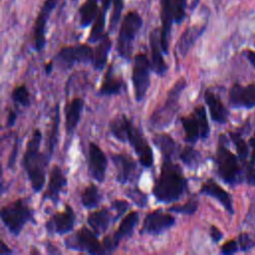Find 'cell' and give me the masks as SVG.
Masks as SVG:
<instances>
[{"mask_svg": "<svg viewBox=\"0 0 255 255\" xmlns=\"http://www.w3.org/2000/svg\"><path fill=\"white\" fill-rule=\"evenodd\" d=\"M188 190V182L179 164L172 158H162L160 172L152 186V194L160 203L179 200Z\"/></svg>", "mask_w": 255, "mask_h": 255, "instance_id": "cell-1", "label": "cell"}, {"mask_svg": "<svg viewBox=\"0 0 255 255\" xmlns=\"http://www.w3.org/2000/svg\"><path fill=\"white\" fill-rule=\"evenodd\" d=\"M109 129L112 135L122 142H128L138 157V161L144 168L153 165L154 156L151 146L142 131L134 126L126 115H120L110 122Z\"/></svg>", "mask_w": 255, "mask_h": 255, "instance_id": "cell-2", "label": "cell"}, {"mask_svg": "<svg viewBox=\"0 0 255 255\" xmlns=\"http://www.w3.org/2000/svg\"><path fill=\"white\" fill-rule=\"evenodd\" d=\"M42 136L40 129H34L27 142L22 158L23 168L27 173L32 189L36 193L40 192L44 187L46 181V167L51 158L47 152L40 150Z\"/></svg>", "mask_w": 255, "mask_h": 255, "instance_id": "cell-3", "label": "cell"}, {"mask_svg": "<svg viewBox=\"0 0 255 255\" xmlns=\"http://www.w3.org/2000/svg\"><path fill=\"white\" fill-rule=\"evenodd\" d=\"M214 162L218 176L226 184L233 186L243 180L244 169H242L236 155L226 145L224 134L219 136Z\"/></svg>", "mask_w": 255, "mask_h": 255, "instance_id": "cell-4", "label": "cell"}, {"mask_svg": "<svg viewBox=\"0 0 255 255\" xmlns=\"http://www.w3.org/2000/svg\"><path fill=\"white\" fill-rule=\"evenodd\" d=\"M186 88V80L180 78L173 86L169 89L166 94V99L163 104L156 108L151 114L148 124L150 128L160 129L168 127L173 121L178 109H179V99L181 93Z\"/></svg>", "mask_w": 255, "mask_h": 255, "instance_id": "cell-5", "label": "cell"}, {"mask_svg": "<svg viewBox=\"0 0 255 255\" xmlns=\"http://www.w3.org/2000/svg\"><path fill=\"white\" fill-rule=\"evenodd\" d=\"M1 221L8 231L17 236L28 222L36 223L33 209L23 199L14 200L1 208Z\"/></svg>", "mask_w": 255, "mask_h": 255, "instance_id": "cell-6", "label": "cell"}, {"mask_svg": "<svg viewBox=\"0 0 255 255\" xmlns=\"http://www.w3.org/2000/svg\"><path fill=\"white\" fill-rule=\"evenodd\" d=\"M142 26V19L135 11H130L125 15L119 32L117 41L118 54L126 59L129 60L132 52V42Z\"/></svg>", "mask_w": 255, "mask_h": 255, "instance_id": "cell-7", "label": "cell"}, {"mask_svg": "<svg viewBox=\"0 0 255 255\" xmlns=\"http://www.w3.org/2000/svg\"><path fill=\"white\" fill-rule=\"evenodd\" d=\"M180 123L184 131V140L188 143H195L198 139H205L209 136L210 128L203 106L196 107L192 114L182 117Z\"/></svg>", "mask_w": 255, "mask_h": 255, "instance_id": "cell-8", "label": "cell"}, {"mask_svg": "<svg viewBox=\"0 0 255 255\" xmlns=\"http://www.w3.org/2000/svg\"><path fill=\"white\" fill-rule=\"evenodd\" d=\"M152 71L150 60L144 54H137L133 59L131 72V83L133 87L134 100L140 102L146 95L150 86V72Z\"/></svg>", "mask_w": 255, "mask_h": 255, "instance_id": "cell-9", "label": "cell"}, {"mask_svg": "<svg viewBox=\"0 0 255 255\" xmlns=\"http://www.w3.org/2000/svg\"><path fill=\"white\" fill-rule=\"evenodd\" d=\"M98 234L88 227L84 226L74 234L68 236L64 244L67 249L73 251L87 252L90 254H103L102 242L98 239Z\"/></svg>", "mask_w": 255, "mask_h": 255, "instance_id": "cell-10", "label": "cell"}, {"mask_svg": "<svg viewBox=\"0 0 255 255\" xmlns=\"http://www.w3.org/2000/svg\"><path fill=\"white\" fill-rule=\"evenodd\" d=\"M94 49L89 45L80 44L63 47L56 55V60L66 68H71L75 64L92 63Z\"/></svg>", "mask_w": 255, "mask_h": 255, "instance_id": "cell-11", "label": "cell"}, {"mask_svg": "<svg viewBox=\"0 0 255 255\" xmlns=\"http://www.w3.org/2000/svg\"><path fill=\"white\" fill-rule=\"evenodd\" d=\"M174 224V216L162 211L161 209H156L146 214L143 223L139 229V233L148 235H159L170 229Z\"/></svg>", "mask_w": 255, "mask_h": 255, "instance_id": "cell-12", "label": "cell"}, {"mask_svg": "<svg viewBox=\"0 0 255 255\" xmlns=\"http://www.w3.org/2000/svg\"><path fill=\"white\" fill-rule=\"evenodd\" d=\"M111 159L114 163L119 183L126 184L138 178L137 164L130 155L127 153H112Z\"/></svg>", "mask_w": 255, "mask_h": 255, "instance_id": "cell-13", "label": "cell"}, {"mask_svg": "<svg viewBox=\"0 0 255 255\" xmlns=\"http://www.w3.org/2000/svg\"><path fill=\"white\" fill-rule=\"evenodd\" d=\"M76 223V214L74 209L67 204L65 210L56 212L46 221L45 227L49 234L63 235L71 232Z\"/></svg>", "mask_w": 255, "mask_h": 255, "instance_id": "cell-14", "label": "cell"}, {"mask_svg": "<svg viewBox=\"0 0 255 255\" xmlns=\"http://www.w3.org/2000/svg\"><path fill=\"white\" fill-rule=\"evenodd\" d=\"M108 159L102 148L95 142H90L88 147V169L90 175L98 182L106 178Z\"/></svg>", "mask_w": 255, "mask_h": 255, "instance_id": "cell-15", "label": "cell"}, {"mask_svg": "<svg viewBox=\"0 0 255 255\" xmlns=\"http://www.w3.org/2000/svg\"><path fill=\"white\" fill-rule=\"evenodd\" d=\"M229 104L234 109L255 107V84L241 86L234 84L229 90Z\"/></svg>", "mask_w": 255, "mask_h": 255, "instance_id": "cell-16", "label": "cell"}, {"mask_svg": "<svg viewBox=\"0 0 255 255\" xmlns=\"http://www.w3.org/2000/svg\"><path fill=\"white\" fill-rule=\"evenodd\" d=\"M57 0H46L39 11L38 17L35 22L34 27V43L35 49L38 52H41L46 44V24L52 11L56 6Z\"/></svg>", "mask_w": 255, "mask_h": 255, "instance_id": "cell-17", "label": "cell"}, {"mask_svg": "<svg viewBox=\"0 0 255 255\" xmlns=\"http://www.w3.org/2000/svg\"><path fill=\"white\" fill-rule=\"evenodd\" d=\"M68 179L64 171L59 165H54L50 171L48 186L43 194V201L50 200L53 204H57L60 199V193L67 186Z\"/></svg>", "mask_w": 255, "mask_h": 255, "instance_id": "cell-18", "label": "cell"}, {"mask_svg": "<svg viewBox=\"0 0 255 255\" xmlns=\"http://www.w3.org/2000/svg\"><path fill=\"white\" fill-rule=\"evenodd\" d=\"M199 193L216 199L229 214L232 215L234 213L231 195L224 188H222L213 178H208L202 183L199 189Z\"/></svg>", "mask_w": 255, "mask_h": 255, "instance_id": "cell-19", "label": "cell"}, {"mask_svg": "<svg viewBox=\"0 0 255 255\" xmlns=\"http://www.w3.org/2000/svg\"><path fill=\"white\" fill-rule=\"evenodd\" d=\"M149 46H150V65L152 71L157 76L165 75L168 67L163 58V51L160 43V31L154 29L149 34Z\"/></svg>", "mask_w": 255, "mask_h": 255, "instance_id": "cell-20", "label": "cell"}, {"mask_svg": "<svg viewBox=\"0 0 255 255\" xmlns=\"http://www.w3.org/2000/svg\"><path fill=\"white\" fill-rule=\"evenodd\" d=\"M127 91V84L124 79L116 75L114 65H110L104 75L103 82L100 86L99 96H117Z\"/></svg>", "mask_w": 255, "mask_h": 255, "instance_id": "cell-21", "label": "cell"}, {"mask_svg": "<svg viewBox=\"0 0 255 255\" xmlns=\"http://www.w3.org/2000/svg\"><path fill=\"white\" fill-rule=\"evenodd\" d=\"M161 5V29H160V43L162 51L165 55L169 52V41L171 25L174 22L172 0H160Z\"/></svg>", "mask_w": 255, "mask_h": 255, "instance_id": "cell-22", "label": "cell"}, {"mask_svg": "<svg viewBox=\"0 0 255 255\" xmlns=\"http://www.w3.org/2000/svg\"><path fill=\"white\" fill-rule=\"evenodd\" d=\"M84 100L82 98H74L68 102L65 106V129L68 136H71L83 114L84 110Z\"/></svg>", "mask_w": 255, "mask_h": 255, "instance_id": "cell-23", "label": "cell"}, {"mask_svg": "<svg viewBox=\"0 0 255 255\" xmlns=\"http://www.w3.org/2000/svg\"><path fill=\"white\" fill-rule=\"evenodd\" d=\"M204 101L207 105L211 120L217 124H226L229 113L219 97L212 91L206 90L204 93Z\"/></svg>", "mask_w": 255, "mask_h": 255, "instance_id": "cell-24", "label": "cell"}, {"mask_svg": "<svg viewBox=\"0 0 255 255\" xmlns=\"http://www.w3.org/2000/svg\"><path fill=\"white\" fill-rule=\"evenodd\" d=\"M116 218L113 217L110 209L103 207L89 214L87 222L92 230H94L98 235L103 234L108 230L111 223L115 222Z\"/></svg>", "mask_w": 255, "mask_h": 255, "instance_id": "cell-25", "label": "cell"}, {"mask_svg": "<svg viewBox=\"0 0 255 255\" xmlns=\"http://www.w3.org/2000/svg\"><path fill=\"white\" fill-rule=\"evenodd\" d=\"M138 219H139V214L137 211H130L122 219L115 233L111 235L116 245H119V243L124 238L129 237L132 234L133 229L138 222Z\"/></svg>", "mask_w": 255, "mask_h": 255, "instance_id": "cell-26", "label": "cell"}, {"mask_svg": "<svg viewBox=\"0 0 255 255\" xmlns=\"http://www.w3.org/2000/svg\"><path fill=\"white\" fill-rule=\"evenodd\" d=\"M111 47H112V42L108 37V35H105L99 41V44L94 49L92 65L95 70L102 71L105 68L108 61V56H109Z\"/></svg>", "mask_w": 255, "mask_h": 255, "instance_id": "cell-27", "label": "cell"}, {"mask_svg": "<svg viewBox=\"0 0 255 255\" xmlns=\"http://www.w3.org/2000/svg\"><path fill=\"white\" fill-rule=\"evenodd\" d=\"M203 30L204 28L190 27L181 34L176 45V52L180 57H185Z\"/></svg>", "mask_w": 255, "mask_h": 255, "instance_id": "cell-28", "label": "cell"}, {"mask_svg": "<svg viewBox=\"0 0 255 255\" xmlns=\"http://www.w3.org/2000/svg\"><path fill=\"white\" fill-rule=\"evenodd\" d=\"M152 141L160 151L162 158H172L178 149V144L167 133L155 134Z\"/></svg>", "mask_w": 255, "mask_h": 255, "instance_id": "cell-29", "label": "cell"}, {"mask_svg": "<svg viewBox=\"0 0 255 255\" xmlns=\"http://www.w3.org/2000/svg\"><path fill=\"white\" fill-rule=\"evenodd\" d=\"M80 24L82 27L91 25L99 14L98 0H86L79 10Z\"/></svg>", "mask_w": 255, "mask_h": 255, "instance_id": "cell-30", "label": "cell"}, {"mask_svg": "<svg viewBox=\"0 0 255 255\" xmlns=\"http://www.w3.org/2000/svg\"><path fill=\"white\" fill-rule=\"evenodd\" d=\"M181 162L190 169H196L202 163V156L198 150L190 145L182 147L178 153Z\"/></svg>", "mask_w": 255, "mask_h": 255, "instance_id": "cell-31", "label": "cell"}, {"mask_svg": "<svg viewBox=\"0 0 255 255\" xmlns=\"http://www.w3.org/2000/svg\"><path fill=\"white\" fill-rule=\"evenodd\" d=\"M102 200V194L99 187L91 183L81 193V203L85 208L91 209L97 207Z\"/></svg>", "mask_w": 255, "mask_h": 255, "instance_id": "cell-32", "label": "cell"}, {"mask_svg": "<svg viewBox=\"0 0 255 255\" xmlns=\"http://www.w3.org/2000/svg\"><path fill=\"white\" fill-rule=\"evenodd\" d=\"M59 124H60V111H59V105L57 104L54 108V116L52 119L51 124V129L48 137L47 147H48V155L51 157V155L54 152V148L58 141V133H59Z\"/></svg>", "mask_w": 255, "mask_h": 255, "instance_id": "cell-33", "label": "cell"}, {"mask_svg": "<svg viewBox=\"0 0 255 255\" xmlns=\"http://www.w3.org/2000/svg\"><path fill=\"white\" fill-rule=\"evenodd\" d=\"M106 14L107 13L105 11H103L102 9L99 11V14L94 21L90 36L88 38L89 42H91V43L99 42L105 36L104 29H105V22H106Z\"/></svg>", "mask_w": 255, "mask_h": 255, "instance_id": "cell-34", "label": "cell"}, {"mask_svg": "<svg viewBox=\"0 0 255 255\" xmlns=\"http://www.w3.org/2000/svg\"><path fill=\"white\" fill-rule=\"evenodd\" d=\"M11 99L15 104L22 107H29L31 103L30 93L25 85L15 87L11 93Z\"/></svg>", "mask_w": 255, "mask_h": 255, "instance_id": "cell-35", "label": "cell"}, {"mask_svg": "<svg viewBox=\"0 0 255 255\" xmlns=\"http://www.w3.org/2000/svg\"><path fill=\"white\" fill-rule=\"evenodd\" d=\"M229 135L232 142L234 143V146L236 148V151L240 160L245 162L248 156V145L246 141L238 132H229Z\"/></svg>", "mask_w": 255, "mask_h": 255, "instance_id": "cell-36", "label": "cell"}, {"mask_svg": "<svg viewBox=\"0 0 255 255\" xmlns=\"http://www.w3.org/2000/svg\"><path fill=\"white\" fill-rule=\"evenodd\" d=\"M198 209V200L193 197L189 199L187 202H185L182 205H172L168 208L169 212H175L178 214H187L192 215L195 213Z\"/></svg>", "mask_w": 255, "mask_h": 255, "instance_id": "cell-37", "label": "cell"}, {"mask_svg": "<svg viewBox=\"0 0 255 255\" xmlns=\"http://www.w3.org/2000/svg\"><path fill=\"white\" fill-rule=\"evenodd\" d=\"M125 194L139 208H143L146 206L147 204V200L148 197L147 195L141 191L139 188L137 187H132V188H128L126 190Z\"/></svg>", "mask_w": 255, "mask_h": 255, "instance_id": "cell-38", "label": "cell"}, {"mask_svg": "<svg viewBox=\"0 0 255 255\" xmlns=\"http://www.w3.org/2000/svg\"><path fill=\"white\" fill-rule=\"evenodd\" d=\"M185 7L186 0H172L173 18L175 23L179 24L185 18Z\"/></svg>", "mask_w": 255, "mask_h": 255, "instance_id": "cell-39", "label": "cell"}, {"mask_svg": "<svg viewBox=\"0 0 255 255\" xmlns=\"http://www.w3.org/2000/svg\"><path fill=\"white\" fill-rule=\"evenodd\" d=\"M123 6H124V0H113V11H112L111 22H110V28L112 31L115 30V28L117 27L120 21Z\"/></svg>", "mask_w": 255, "mask_h": 255, "instance_id": "cell-40", "label": "cell"}, {"mask_svg": "<svg viewBox=\"0 0 255 255\" xmlns=\"http://www.w3.org/2000/svg\"><path fill=\"white\" fill-rule=\"evenodd\" d=\"M237 242L239 249L242 251H248L255 246V238L249 233H241L237 238Z\"/></svg>", "mask_w": 255, "mask_h": 255, "instance_id": "cell-41", "label": "cell"}, {"mask_svg": "<svg viewBox=\"0 0 255 255\" xmlns=\"http://www.w3.org/2000/svg\"><path fill=\"white\" fill-rule=\"evenodd\" d=\"M112 209H114L116 211V217L117 220L122 217L129 208V204L128 201L126 200H122V199H116L112 202Z\"/></svg>", "mask_w": 255, "mask_h": 255, "instance_id": "cell-42", "label": "cell"}, {"mask_svg": "<svg viewBox=\"0 0 255 255\" xmlns=\"http://www.w3.org/2000/svg\"><path fill=\"white\" fill-rule=\"evenodd\" d=\"M244 180L249 185H255V164L250 162H244Z\"/></svg>", "mask_w": 255, "mask_h": 255, "instance_id": "cell-43", "label": "cell"}, {"mask_svg": "<svg viewBox=\"0 0 255 255\" xmlns=\"http://www.w3.org/2000/svg\"><path fill=\"white\" fill-rule=\"evenodd\" d=\"M239 249V245L237 240H229L226 241L220 248V253L221 254H225V255H229V254H234L235 252H237Z\"/></svg>", "mask_w": 255, "mask_h": 255, "instance_id": "cell-44", "label": "cell"}, {"mask_svg": "<svg viewBox=\"0 0 255 255\" xmlns=\"http://www.w3.org/2000/svg\"><path fill=\"white\" fill-rule=\"evenodd\" d=\"M209 235H210V238L213 243H218L223 238V233L214 225L210 226Z\"/></svg>", "mask_w": 255, "mask_h": 255, "instance_id": "cell-45", "label": "cell"}, {"mask_svg": "<svg viewBox=\"0 0 255 255\" xmlns=\"http://www.w3.org/2000/svg\"><path fill=\"white\" fill-rule=\"evenodd\" d=\"M18 141H15L14 142V145H13V148H12V151L8 157V162H7V166L9 168H12L14 166V163H15V160H16V157H17V154H18Z\"/></svg>", "mask_w": 255, "mask_h": 255, "instance_id": "cell-46", "label": "cell"}, {"mask_svg": "<svg viewBox=\"0 0 255 255\" xmlns=\"http://www.w3.org/2000/svg\"><path fill=\"white\" fill-rule=\"evenodd\" d=\"M16 119H17V114L13 110H9L8 116H7V122H6L7 128L13 127L16 123Z\"/></svg>", "mask_w": 255, "mask_h": 255, "instance_id": "cell-47", "label": "cell"}, {"mask_svg": "<svg viewBox=\"0 0 255 255\" xmlns=\"http://www.w3.org/2000/svg\"><path fill=\"white\" fill-rule=\"evenodd\" d=\"M243 54L246 57V59L249 61V63L253 66V68L255 69V52H253L251 50H245L243 52Z\"/></svg>", "mask_w": 255, "mask_h": 255, "instance_id": "cell-48", "label": "cell"}, {"mask_svg": "<svg viewBox=\"0 0 255 255\" xmlns=\"http://www.w3.org/2000/svg\"><path fill=\"white\" fill-rule=\"evenodd\" d=\"M249 144L251 147V161L255 164V134L249 139Z\"/></svg>", "mask_w": 255, "mask_h": 255, "instance_id": "cell-49", "label": "cell"}, {"mask_svg": "<svg viewBox=\"0 0 255 255\" xmlns=\"http://www.w3.org/2000/svg\"><path fill=\"white\" fill-rule=\"evenodd\" d=\"M13 251L11 249H9V247L3 242L1 241V247H0V254H12Z\"/></svg>", "mask_w": 255, "mask_h": 255, "instance_id": "cell-50", "label": "cell"}, {"mask_svg": "<svg viewBox=\"0 0 255 255\" xmlns=\"http://www.w3.org/2000/svg\"><path fill=\"white\" fill-rule=\"evenodd\" d=\"M52 68H53V64H52V62H50L49 64L46 65V73L50 74L52 72Z\"/></svg>", "mask_w": 255, "mask_h": 255, "instance_id": "cell-51", "label": "cell"}]
</instances>
